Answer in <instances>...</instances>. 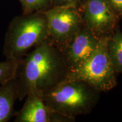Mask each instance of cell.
Segmentation results:
<instances>
[{
	"instance_id": "cell-1",
	"label": "cell",
	"mask_w": 122,
	"mask_h": 122,
	"mask_svg": "<svg viewBox=\"0 0 122 122\" xmlns=\"http://www.w3.org/2000/svg\"><path fill=\"white\" fill-rule=\"evenodd\" d=\"M68 72L62 51L48 38L19 60L15 77L18 100H23L30 93L42 94L66 80Z\"/></svg>"
},
{
	"instance_id": "cell-2",
	"label": "cell",
	"mask_w": 122,
	"mask_h": 122,
	"mask_svg": "<svg viewBox=\"0 0 122 122\" xmlns=\"http://www.w3.org/2000/svg\"><path fill=\"white\" fill-rule=\"evenodd\" d=\"M101 93L83 81L66 79L44 92L42 98L52 110L75 120L93 110Z\"/></svg>"
},
{
	"instance_id": "cell-3",
	"label": "cell",
	"mask_w": 122,
	"mask_h": 122,
	"mask_svg": "<svg viewBox=\"0 0 122 122\" xmlns=\"http://www.w3.org/2000/svg\"><path fill=\"white\" fill-rule=\"evenodd\" d=\"M49 38L48 20L44 12L22 14L11 20L4 38L6 59L19 60Z\"/></svg>"
},
{
	"instance_id": "cell-4",
	"label": "cell",
	"mask_w": 122,
	"mask_h": 122,
	"mask_svg": "<svg viewBox=\"0 0 122 122\" xmlns=\"http://www.w3.org/2000/svg\"><path fill=\"white\" fill-rule=\"evenodd\" d=\"M109 37L100 39L93 53L79 67L70 71L66 79L83 81L101 92L113 89L118 83V74L107 54Z\"/></svg>"
},
{
	"instance_id": "cell-5",
	"label": "cell",
	"mask_w": 122,
	"mask_h": 122,
	"mask_svg": "<svg viewBox=\"0 0 122 122\" xmlns=\"http://www.w3.org/2000/svg\"><path fill=\"white\" fill-rule=\"evenodd\" d=\"M44 13L48 20L49 39L62 51L83 27L80 10L74 6H64L53 7Z\"/></svg>"
},
{
	"instance_id": "cell-6",
	"label": "cell",
	"mask_w": 122,
	"mask_h": 122,
	"mask_svg": "<svg viewBox=\"0 0 122 122\" xmlns=\"http://www.w3.org/2000/svg\"><path fill=\"white\" fill-rule=\"evenodd\" d=\"M79 10L84 25L98 39L110 37L122 19L106 0H85Z\"/></svg>"
},
{
	"instance_id": "cell-7",
	"label": "cell",
	"mask_w": 122,
	"mask_h": 122,
	"mask_svg": "<svg viewBox=\"0 0 122 122\" xmlns=\"http://www.w3.org/2000/svg\"><path fill=\"white\" fill-rule=\"evenodd\" d=\"M100 40L83 25L74 39L61 51L69 72L79 67L89 58L97 48Z\"/></svg>"
},
{
	"instance_id": "cell-8",
	"label": "cell",
	"mask_w": 122,
	"mask_h": 122,
	"mask_svg": "<svg viewBox=\"0 0 122 122\" xmlns=\"http://www.w3.org/2000/svg\"><path fill=\"white\" fill-rule=\"evenodd\" d=\"M22 109L15 112L14 122H73L72 119L52 110L46 105L42 94L30 93Z\"/></svg>"
},
{
	"instance_id": "cell-9",
	"label": "cell",
	"mask_w": 122,
	"mask_h": 122,
	"mask_svg": "<svg viewBox=\"0 0 122 122\" xmlns=\"http://www.w3.org/2000/svg\"><path fill=\"white\" fill-rule=\"evenodd\" d=\"M18 99L15 78L0 85V122L10 121L14 115V105Z\"/></svg>"
},
{
	"instance_id": "cell-10",
	"label": "cell",
	"mask_w": 122,
	"mask_h": 122,
	"mask_svg": "<svg viewBox=\"0 0 122 122\" xmlns=\"http://www.w3.org/2000/svg\"><path fill=\"white\" fill-rule=\"evenodd\" d=\"M107 51L118 74H122V32L119 26L108 38Z\"/></svg>"
},
{
	"instance_id": "cell-11",
	"label": "cell",
	"mask_w": 122,
	"mask_h": 122,
	"mask_svg": "<svg viewBox=\"0 0 122 122\" xmlns=\"http://www.w3.org/2000/svg\"><path fill=\"white\" fill-rule=\"evenodd\" d=\"M19 60L6 59L0 62V85L15 78Z\"/></svg>"
},
{
	"instance_id": "cell-12",
	"label": "cell",
	"mask_w": 122,
	"mask_h": 122,
	"mask_svg": "<svg viewBox=\"0 0 122 122\" xmlns=\"http://www.w3.org/2000/svg\"><path fill=\"white\" fill-rule=\"evenodd\" d=\"M53 7V0H25L22 6L23 14L45 12Z\"/></svg>"
},
{
	"instance_id": "cell-13",
	"label": "cell",
	"mask_w": 122,
	"mask_h": 122,
	"mask_svg": "<svg viewBox=\"0 0 122 122\" xmlns=\"http://www.w3.org/2000/svg\"><path fill=\"white\" fill-rule=\"evenodd\" d=\"M85 0H53V7L71 6L80 9Z\"/></svg>"
},
{
	"instance_id": "cell-14",
	"label": "cell",
	"mask_w": 122,
	"mask_h": 122,
	"mask_svg": "<svg viewBox=\"0 0 122 122\" xmlns=\"http://www.w3.org/2000/svg\"><path fill=\"white\" fill-rule=\"evenodd\" d=\"M114 12L122 19V0H106Z\"/></svg>"
},
{
	"instance_id": "cell-15",
	"label": "cell",
	"mask_w": 122,
	"mask_h": 122,
	"mask_svg": "<svg viewBox=\"0 0 122 122\" xmlns=\"http://www.w3.org/2000/svg\"><path fill=\"white\" fill-rule=\"evenodd\" d=\"M19 2H20L21 5H22V6H23L24 3H25V0H19Z\"/></svg>"
}]
</instances>
